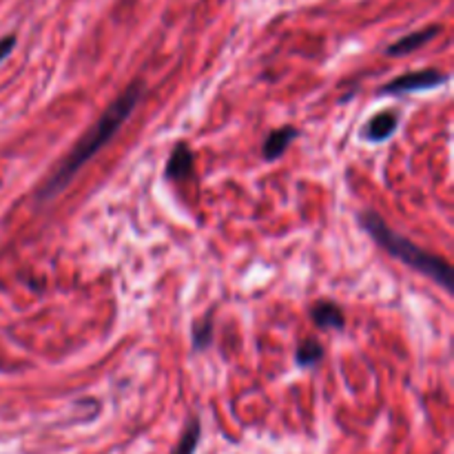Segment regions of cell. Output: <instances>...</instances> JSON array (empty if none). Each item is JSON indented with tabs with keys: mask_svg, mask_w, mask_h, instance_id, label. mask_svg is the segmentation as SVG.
Returning a JSON list of instances; mask_svg holds the SVG:
<instances>
[{
	"mask_svg": "<svg viewBox=\"0 0 454 454\" xmlns=\"http://www.w3.org/2000/svg\"><path fill=\"white\" fill-rule=\"evenodd\" d=\"M322 359H324V346L319 344V340H315V337H306V340H301L300 344H297L295 362L300 368L317 366Z\"/></svg>",
	"mask_w": 454,
	"mask_h": 454,
	"instance_id": "obj_9",
	"label": "cell"
},
{
	"mask_svg": "<svg viewBox=\"0 0 454 454\" xmlns=\"http://www.w3.org/2000/svg\"><path fill=\"white\" fill-rule=\"evenodd\" d=\"M213 340V315H202L198 322L193 324V348L204 350L207 346H211Z\"/></svg>",
	"mask_w": 454,
	"mask_h": 454,
	"instance_id": "obj_11",
	"label": "cell"
},
{
	"mask_svg": "<svg viewBox=\"0 0 454 454\" xmlns=\"http://www.w3.org/2000/svg\"><path fill=\"white\" fill-rule=\"evenodd\" d=\"M399 129V114L397 111H380L368 120L366 129H364V137L371 142L388 140L395 131Z\"/></svg>",
	"mask_w": 454,
	"mask_h": 454,
	"instance_id": "obj_5",
	"label": "cell"
},
{
	"mask_svg": "<svg viewBox=\"0 0 454 454\" xmlns=\"http://www.w3.org/2000/svg\"><path fill=\"white\" fill-rule=\"evenodd\" d=\"M448 82V75L442 74L439 69H421V71H411V74H403L393 78L390 82H386L384 87H380V96H402V93H415L424 91V89H434L442 87Z\"/></svg>",
	"mask_w": 454,
	"mask_h": 454,
	"instance_id": "obj_3",
	"label": "cell"
},
{
	"mask_svg": "<svg viewBox=\"0 0 454 454\" xmlns=\"http://www.w3.org/2000/svg\"><path fill=\"white\" fill-rule=\"evenodd\" d=\"M200 437H202V426H200L198 419H191L189 424H186L184 433H182L180 442H177V446L173 448L171 454H195V450H198Z\"/></svg>",
	"mask_w": 454,
	"mask_h": 454,
	"instance_id": "obj_10",
	"label": "cell"
},
{
	"mask_svg": "<svg viewBox=\"0 0 454 454\" xmlns=\"http://www.w3.org/2000/svg\"><path fill=\"white\" fill-rule=\"evenodd\" d=\"M297 137V129L286 124V127H279L275 131L269 133L264 142V158L266 160H278L286 153L288 146L293 145V140Z\"/></svg>",
	"mask_w": 454,
	"mask_h": 454,
	"instance_id": "obj_8",
	"label": "cell"
},
{
	"mask_svg": "<svg viewBox=\"0 0 454 454\" xmlns=\"http://www.w3.org/2000/svg\"><path fill=\"white\" fill-rule=\"evenodd\" d=\"M142 93H145V84L137 80V82L129 84V87L124 89V93H120V96L111 102L109 109L87 129V133L74 145V149H71L69 153L60 160V164L53 168V173L49 176V180L44 182V186L38 193V198L43 200V202L60 195L62 191L74 182V177L78 176L80 168H82L102 146L109 145L111 137L120 131V127L127 122L129 115L136 111Z\"/></svg>",
	"mask_w": 454,
	"mask_h": 454,
	"instance_id": "obj_1",
	"label": "cell"
},
{
	"mask_svg": "<svg viewBox=\"0 0 454 454\" xmlns=\"http://www.w3.org/2000/svg\"><path fill=\"white\" fill-rule=\"evenodd\" d=\"M437 34H439V27H434V25L426 27V29H419V31H412V34L395 40V43L386 49V53H388V56H408V53L426 47V44H428Z\"/></svg>",
	"mask_w": 454,
	"mask_h": 454,
	"instance_id": "obj_6",
	"label": "cell"
},
{
	"mask_svg": "<svg viewBox=\"0 0 454 454\" xmlns=\"http://www.w3.org/2000/svg\"><path fill=\"white\" fill-rule=\"evenodd\" d=\"M13 47H16V35L9 34V35H4V38H0V62H3L4 58L13 51Z\"/></svg>",
	"mask_w": 454,
	"mask_h": 454,
	"instance_id": "obj_12",
	"label": "cell"
},
{
	"mask_svg": "<svg viewBox=\"0 0 454 454\" xmlns=\"http://www.w3.org/2000/svg\"><path fill=\"white\" fill-rule=\"evenodd\" d=\"M164 173H167L168 180H184V177H189L193 173V153H191L186 142H177L173 146Z\"/></svg>",
	"mask_w": 454,
	"mask_h": 454,
	"instance_id": "obj_7",
	"label": "cell"
},
{
	"mask_svg": "<svg viewBox=\"0 0 454 454\" xmlns=\"http://www.w3.org/2000/svg\"><path fill=\"white\" fill-rule=\"evenodd\" d=\"M310 322L322 331H344L346 328V315L340 304L331 300L315 301L310 309Z\"/></svg>",
	"mask_w": 454,
	"mask_h": 454,
	"instance_id": "obj_4",
	"label": "cell"
},
{
	"mask_svg": "<svg viewBox=\"0 0 454 454\" xmlns=\"http://www.w3.org/2000/svg\"><path fill=\"white\" fill-rule=\"evenodd\" d=\"M359 224H362V229L375 239V244L381 251L388 253L395 260L403 262V264L411 266V269L419 270L421 275L430 278L434 284L446 288V291H452V269L446 260L424 251V248L417 247L415 242H411L408 238L399 235L397 231L390 229L388 222H386L384 217L377 215V213L362 211L359 213Z\"/></svg>",
	"mask_w": 454,
	"mask_h": 454,
	"instance_id": "obj_2",
	"label": "cell"
}]
</instances>
